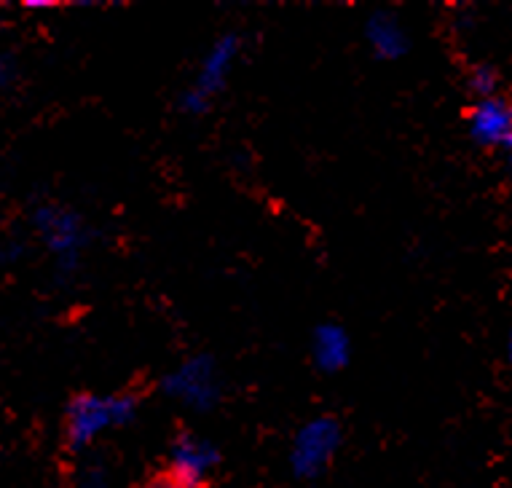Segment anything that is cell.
I'll return each mask as SVG.
<instances>
[{"label": "cell", "mask_w": 512, "mask_h": 488, "mask_svg": "<svg viewBox=\"0 0 512 488\" xmlns=\"http://www.w3.org/2000/svg\"><path fill=\"white\" fill-rule=\"evenodd\" d=\"M137 400L132 395H78L68 408L70 448H86L102 432L124 427L135 419Z\"/></svg>", "instance_id": "1"}, {"label": "cell", "mask_w": 512, "mask_h": 488, "mask_svg": "<svg viewBox=\"0 0 512 488\" xmlns=\"http://www.w3.org/2000/svg\"><path fill=\"white\" fill-rule=\"evenodd\" d=\"M341 424L333 416H317L295 432L290 446V467L295 478L311 480L328 470L341 448Z\"/></svg>", "instance_id": "2"}, {"label": "cell", "mask_w": 512, "mask_h": 488, "mask_svg": "<svg viewBox=\"0 0 512 488\" xmlns=\"http://www.w3.org/2000/svg\"><path fill=\"white\" fill-rule=\"evenodd\" d=\"M161 389H164V395L191 411H212L220 400L218 365L207 354L188 357L169 373Z\"/></svg>", "instance_id": "3"}, {"label": "cell", "mask_w": 512, "mask_h": 488, "mask_svg": "<svg viewBox=\"0 0 512 488\" xmlns=\"http://www.w3.org/2000/svg\"><path fill=\"white\" fill-rule=\"evenodd\" d=\"M239 46L242 41L236 38V35H223L218 41L212 43L210 51L204 54L202 65H199V73H196V81L188 89H185L183 105L185 113H204V110L210 108L212 100L223 92V86L228 81V73L234 68L236 57H239Z\"/></svg>", "instance_id": "4"}, {"label": "cell", "mask_w": 512, "mask_h": 488, "mask_svg": "<svg viewBox=\"0 0 512 488\" xmlns=\"http://www.w3.org/2000/svg\"><path fill=\"white\" fill-rule=\"evenodd\" d=\"M35 228L57 258L59 269L73 271L81 263L84 247L89 242V231L81 215L62 207H41L35 212Z\"/></svg>", "instance_id": "5"}, {"label": "cell", "mask_w": 512, "mask_h": 488, "mask_svg": "<svg viewBox=\"0 0 512 488\" xmlns=\"http://www.w3.org/2000/svg\"><path fill=\"white\" fill-rule=\"evenodd\" d=\"M472 140L486 148H507L512 143V102L494 94L472 105L467 118Z\"/></svg>", "instance_id": "6"}, {"label": "cell", "mask_w": 512, "mask_h": 488, "mask_svg": "<svg viewBox=\"0 0 512 488\" xmlns=\"http://www.w3.org/2000/svg\"><path fill=\"white\" fill-rule=\"evenodd\" d=\"M218 448L210 440L199 435H183L177 438L169 456V475L183 488H194L204 480V475L218 464Z\"/></svg>", "instance_id": "7"}, {"label": "cell", "mask_w": 512, "mask_h": 488, "mask_svg": "<svg viewBox=\"0 0 512 488\" xmlns=\"http://www.w3.org/2000/svg\"><path fill=\"white\" fill-rule=\"evenodd\" d=\"M311 357L317 362L319 371H344L346 362L352 357V344H349V336L341 325H319L314 330V338H311Z\"/></svg>", "instance_id": "8"}, {"label": "cell", "mask_w": 512, "mask_h": 488, "mask_svg": "<svg viewBox=\"0 0 512 488\" xmlns=\"http://www.w3.org/2000/svg\"><path fill=\"white\" fill-rule=\"evenodd\" d=\"M365 38L370 49L381 59H400L408 51V33L400 25V19L389 11H376L365 25Z\"/></svg>", "instance_id": "9"}, {"label": "cell", "mask_w": 512, "mask_h": 488, "mask_svg": "<svg viewBox=\"0 0 512 488\" xmlns=\"http://www.w3.org/2000/svg\"><path fill=\"white\" fill-rule=\"evenodd\" d=\"M470 89L472 94L478 97V100H486V97H494L496 86H499V73H496L491 65H478V68H472L470 73Z\"/></svg>", "instance_id": "10"}, {"label": "cell", "mask_w": 512, "mask_h": 488, "mask_svg": "<svg viewBox=\"0 0 512 488\" xmlns=\"http://www.w3.org/2000/svg\"><path fill=\"white\" fill-rule=\"evenodd\" d=\"M14 78H17V62H14L9 54H3V57H0V89L9 86Z\"/></svg>", "instance_id": "11"}, {"label": "cell", "mask_w": 512, "mask_h": 488, "mask_svg": "<svg viewBox=\"0 0 512 488\" xmlns=\"http://www.w3.org/2000/svg\"><path fill=\"white\" fill-rule=\"evenodd\" d=\"M81 488H108V480H105V475H102L100 470H92L84 475Z\"/></svg>", "instance_id": "12"}, {"label": "cell", "mask_w": 512, "mask_h": 488, "mask_svg": "<svg viewBox=\"0 0 512 488\" xmlns=\"http://www.w3.org/2000/svg\"><path fill=\"white\" fill-rule=\"evenodd\" d=\"M145 488H183L180 483H177L172 475H167V478H159V480H153V483H148Z\"/></svg>", "instance_id": "13"}, {"label": "cell", "mask_w": 512, "mask_h": 488, "mask_svg": "<svg viewBox=\"0 0 512 488\" xmlns=\"http://www.w3.org/2000/svg\"><path fill=\"white\" fill-rule=\"evenodd\" d=\"M54 3H49V0H27L25 9H51Z\"/></svg>", "instance_id": "14"}, {"label": "cell", "mask_w": 512, "mask_h": 488, "mask_svg": "<svg viewBox=\"0 0 512 488\" xmlns=\"http://www.w3.org/2000/svg\"><path fill=\"white\" fill-rule=\"evenodd\" d=\"M504 151H507V169H510V180H512V143L507 145Z\"/></svg>", "instance_id": "15"}, {"label": "cell", "mask_w": 512, "mask_h": 488, "mask_svg": "<svg viewBox=\"0 0 512 488\" xmlns=\"http://www.w3.org/2000/svg\"><path fill=\"white\" fill-rule=\"evenodd\" d=\"M507 357H510V362H512V333H510V338H507Z\"/></svg>", "instance_id": "16"}]
</instances>
